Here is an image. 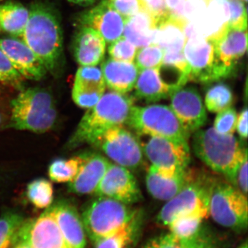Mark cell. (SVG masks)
I'll list each match as a JSON object with an SVG mask.
<instances>
[{
    "label": "cell",
    "mask_w": 248,
    "mask_h": 248,
    "mask_svg": "<svg viewBox=\"0 0 248 248\" xmlns=\"http://www.w3.org/2000/svg\"><path fill=\"white\" fill-rule=\"evenodd\" d=\"M29 17L21 39L54 76L61 75L65 66L61 21L53 6L44 2L31 5Z\"/></svg>",
    "instance_id": "6da1fadb"
},
{
    "label": "cell",
    "mask_w": 248,
    "mask_h": 248,
    "mask_svg": "<svg viewBox=\"0 0 248 248\" xmlns=\"http://www.w3.org/2000/svg\"><path fill=\"white\" fill-rule=\"evenodd\" d=\"M135 98L110 91L104 93L99 102L90 108L80 120L68 141L69 148L90 144L103 132L117 125H125Z\"/></svg>",
    "instance_id": "7a4b0ae2"
},
{
    "label": "cell",
    "mask_w": 248,
    "mask_h": 248,
    "mask_svg": "<svg viewBox=\"0 0 248 248\" xmlns=\"http://www.w3.org/2000/svg\"><path fill=\"white\" fill-rule=\"evenodd\" d=\"M192 148L201 161L229 182L248 155L247 148L234 135H223L214 128H201L194 133Z\"/></svg>",
    "instance_id": "3957f363"
},
{
    "label": "cell",
    "mask_w": 248,
    "mask_h": 248,
    "mask_svg": "<svg viewBox=\"0 0 248 248\" xmlns=\"http://www.w3.org/2000/svg\"><path fill=\"white\" fill-rule=\"evenodd\" d=\"M11 107L9 128L45 133L56 123L58 110L53 95L42 88L21 89Z\"/></svg>",
    "instance_id": "277c9868"
},
{
    "label": "cell",
    "mask_w": 248,
    "mask_h": 248,
    "mask_svg": "<svg viewBox=\"0 0 248 248\" xmlns=\"http://www.w3.org/2000/svg\"><path fill=\"white\" fill-rule=\"evenodd\" d=\"M130 205L104 197L90 202L81 217L92 242L113 234L142 215Z\"/></svg>",
    "instance_id": "5b68a950"
},
{
    "label": "cell",
    "mask_w": 248,
    "mask_h": 248,
    "mask_svg": "<svg viewBox=\"0 0 248 248\" xmlns=\"http://www.w3.org/2000/svg\"><path fill=\"white\" fill-rule=\"evenodd\" d=\"M208 215L220 226L242 232L248 224V197L228 180L212 178Z\"/></svg>",
    "instance_id": "8992f818"
},
{
    "label": "cell",
    "mask_w": 248,
    "mask_h": 248,
    "mask_svg": "<svg viewBox=\"0 0 248 248\" xmlns=\"http://www.w3.org/2000/svg\"><path fill=\"white\" fill-rule=\"evenodd\" d=\"M141 136L159 137L188 144L190 135L170 107L161 104L134 105L126 124Z\"/></svg>",
    "instance_id": "52a82bcc"
},
{
    "label": "cell",
    "mask_w": 248,
    "mask_h": 248,
    "mask_svg": "<svg viewBox=\"0 0 248 248\" xmlns=\"http://www.w3.org/2000/svg\"><path fill=\"white\" fill-rule=\"evenodd\" d=\"M211 179L200 172L194 180L166 202L158 214V222L167 226L178 217L194 215L206 218Z\"/></svg>",
    "instance_id": "ba28073f"
},
{
    "label": "cell",
    "mask_w": 248,
    "mask_h": 248,
    "mask_svg": "<svg viewBox=\"0 0 248 248\" xmlns=\"http://www.w3.org/2000/svg\"><path fill=\"white\" fill-rule=\"evenodd\" d=\"M91 145L102 151L115 164L129 170L143 164V152L140 139L124 125H117L101 133Z\"/></svg>",
    "instance_id": "9c48e42d"
},
{
    "label": "cell",
    "mask_w": 248,
    "mask_h": 248,
    "mask_svg": "<svg viewBox=\"0 0 248 248\" xmlns=\"http://www.w3.org/2000/svg\"><path fill=\"white\" fill-rule=\"evenodd\" d=\"M183 52L190 66V81L215 82L232 73L217 60L215 44L203 37L186 40Z\"/></svg>",
    "instance_id": "30bf717a"
},
{
    "label": "cell",
    "mask_w": 248,
    "mask_h": 248,
    "mask_svg": "<svg viewBox=\"0 0 248 248\" xmlns=\"http://www.w3.org/2000/svg\"><path fill=\"white\" fill-rule=\"evenodd\" d=\"M143 155L156 170L164 175H177L188 168L191 161L189 144L159 137H148L141 142Z\"/></svg>",
    "instance_id": "8fae6325"
},
{
    "label": "cell",
    "mask_w": 248,
    "mask_h": 248,
    "mask_svg": "<svg viewBox=\"0 0 248 248\" xmlns=\"http://www.w3.org/2000/svg\"><path fill=\"white\" fill-rule=\"evenodd\" d=\"M18 243L32 248H68L50 206L37 218L25 219L18 234Z\"/></svg>",
    "instance_id": "7c38bea8"
},
{
    "label": "cell",
    "mask_w": 248,
    "mask_h": 248,
    "mask_svg": "<svg viewBox=\"0 0 248 248\" xmlns=\"http://www.w3.org/2000/svg\"><path fill=\"white\" fill-rule=\"evenodd\" d=\"M94 194L128 205L138 203L143 199L138 182L130 170L112 162Z\"/></svg>",
    "instance_id": "4fadbf2b"
},
{
    "label": "cell",
    "mask_w": 248,
    "mask_h": 248,
    "mask_svg": "<svg viewBox=\"0 0 248 248\" xmlns=\"http://www.w3.org/2000/svg\"><path fill=\"white\" fill-rule=\"evenodd\" d=\"M169 97L170 107L190 136L206 124V108L195 88L182 86L173 91Z\"/></svg>",
    "instance_id": "5bb4252c"
},
{
    "label": "cell",
    "mask_w": 248,
    "mask_h": 248,
    "mask_svg": "<svg viewBox=\"0 0 248 248\" xmlns=\"http://www.w3.org/2000/svg\"><path fill=\"white\" fill-rule=\"evenodd\" d=\"M125 19L111 6L108 0H103L93 8L81 13L78 17L79 26L94 29L108 44L123 36Z\"/></svg>",
    "instance_id": "9a60e30c"
},
{
    "label": "cell",
    "mask_w": 248,
    "mask_h": 248,
    "mask_svg": "<svg viewBox=\"0 0 248 248\" xmlns=\"http://www.w3.org/2000/svg\"><path fill=\"white\" fill-rule=\"evenodd\" d=\"M0 48L24 79L38 81L46 76L44 63L20 38H0Z\"/></svg>",
    "instance_id": "2e32d148"
},
{
    "label": "cell",
    "mask_w": 248,
    "mask_h": 248,
    "mask_svg": "<svg viewBox=\"0 0 248 248\" xmlns=\"http://www.w3.org/2000/svg\"><path fill=\"white\" fill-rule=\"evenodd\" d=\"M79 155V171L75 179L68 183V190L78 195H91L97 188L110 161L104 155L94 152H86Z\"/></svg>",
    "instance_id": "e0dca14e"
},
{
    "label": "cell",
    "mask_w": 248,
    "mask_h": 248,
    "mask_svg": "<svg viewBox=\"0 0 248 248\" xmlns=\"http://www.w3.org/2000/svg\"><path fill=\"white\" fill-rule=\"evenodd\" d=\"M102 70L97 66H80L77 71L72 98L77 106L89 109L94 107L106 91Z\"/></svg>",
    "instance_id": "ac0fdd59"
},
{
    "label": "cell",
    "mask_w": 248,
    "mask_h": 248,
    "mask_svg": "<svg viewBox=\"0 0 248 248\" xmlns=\"http://www.w3.org/2000/svg\"><path fill=\"white\" fill-rule=\"evenodd\" d=\"M50 207L68 248H86L87 235L76 207L65 200L60 201Z\"/></svg>",
    "instance_id": "d6986e66"
},
{
    "label": "cell",
    "mask_w": 248,
    "mask_h": 248,
    "mask_svg": "<svg viewBox=\"0 0 248 248\" xmlns=\"http://www.w3.org/2000/svg\"><path fill=\"white\" fill-rule=\"evenodd\" d=\"M107 44L94 29L79 26L72 45L75 60L80 66H97L105 57Z\"/></svg>",
    "instance_id": "ffe728a7"
},
{
    "label": "cell",
    "mask_w": 248,
    "mask_h": 248,
    "mask_svg": "<svg viewBox=\"0 0 248 248\" xmlns=\"http://www.w3.org/2000/svg\"><path fill=\"white\" fill-rule=\"evenodd\" d=\"M200 172L187 168L180 174L169 177L161 174L151 166L146 174V188L153 198L168 202L194 180Z\"/></svg>",
    "instance_id": "44dd1931"
},
{
    "label": "cell",
    "mask_w": 248,
    "mask_h": 248,
    "mask_svg": "<svg viewBox=\"0 0 248 248\" xmlns=\"http://www.w3.org/2000/svg\"><path fill=\"white\" fill-rule=\"evenodd\" d=\"M106 86L110 91L128 94L135 87L140 71L135 63L117 61L108 58L101 66Z\"/></svg>",
    "instance_id": "7402d4cb"
},
{
    "label": "cell",
    "mask_w": 248,
    "mask_h": 248,
    "mask_svg": "<svg viewBox=\"0 0 248 248\" xmlns=\"http://www.w3.org/2000/svg\"><path fill=\"white\" fill-rule=\"evenodd\" d=\"M158 22L149 12L141 9L125 19L123 36L138 48L154 44Z\"/></svg>",
    "instance_id": "603a6c76"
},
{
    "label": "cell",
    "mask_w": 248,
    "mask_h": 248,
    "mask_svg": "<svg viewBox=\"0 0 248 248\" xmlns=\"http://www.w3.org/2000/svg\"><path fill=\"white\" fill-rule=\"evenodd\" d=\"M175 89L165 82L158 68L142 70L134 87V97L146 103H155L167 99Z\"/></svg>",
    "instance_id": "cb8c5ba5"
},
{
    "label": "cell",
    "mask_w": 248,
    "mask_h": 248,
    "mask_svg": "<svg viewBox=\"0 0 248 248\" xmlns=\"http://www.w3.org/2000/svg\"><path fill=\"white\" fill-rule=\"evenodd\" d=\"M186 23L185 19L172 16L165 18L158 24L153 45L164 53L183 52L186 42Z\"/></svg>",
    "instance_id": "d4e9b609"
},
{
    "label": "cell",
    "mask_w": 248,
    "mask_h": 248,
    "mask_svg": "<svg viewBox=\"0 0 248 248\" xmlns=\"http://www.w3.org/2000/svg\"><path fill=\"white\" fill-rule=\"evenodd\" d=\"M218 61L228 69L233 71L236 62L247 50V30L230 29L226 35L215 44Z\"/></svg>",
    "instance_id": "484cf974"
},
{
    "label": "cell",
    "mask_w": 248,
    "mask_h": 248,
    "mask_svg": "<svg viewBox=\"0 0 248 248\" xmlns=\"http://www.w3.org/2000/svg\"><path fill=\"white\" fill-rule=\"evenodd\" d=\"M143 248H220L217 238L205 228L189 238H181L170 232L159 235L146 243Z\"/></svg>",
    "instance_id": "4316f807"
},
{
    "label": "cell",
    "mask_w": 248,
    "mask_h": 248,
    "mask_svg": "<svg viewBox=\"0 0 248 248\" xmlns=\"http://www.w3.org/2000/svg\"><path fill=\"white\" fill-rule=\"evenodd\" d=\"M158 71L165 82L174 89L185 86L190 81V66L184 52L164 53L162 64Z\"/></svg>",
    "instance_id": "83f0119b"
},
{
    "label": "cell",
    "mask_w": 248,
    "mask_h": 248,
    "mask_svg": "<svg viewBox=\"0 0 248 248\" xmlns=\"http://www.w3.org/2000/svg\"><path fill=\"white\" fill-rule=\"evenodd\" d=\"M29 17V9L17 1L0 4V28L11 37L21 38Z\"/></svg>",
    "instance_id": "f1b7e54d"
},
{
    "label": "cell",
    "mask_w": 248,
    "mask_h": 248,
    "mask_svg": "<svg viewBox=\"0 0 248 248\" xmlns=\"http://www.w3.org/2000/svg\"><path fill=\"white\" fill-rule=\"evenodd\" d=\"M143 214L113 234L93 242L95 248H133L141 235Z\"/></svg>",
    "instance_id": "f546056e"
},
{
    "label": "cell",
    "mask_w": 248,
    "mask_h": 248,
    "mask_svg": "<svg viewBox=\"0 0 248 248\" xmlns=\"http://www.w3.org/2000/svg\"><path fill=\"white\" fill-rule=\"evenodd\" d=\"M54 191L50 181L40 178L28 184L27 197L28 200L37 208H48L53 202Z\"/></svg>",
    "instance_id": "4dcf8cb0"
},
{
    "label": "cell",
    "mask_w": 248,
    "mask_h": 248,
    "mask_svg": "<svg viewBox=\"0 0 248 248\" xmlns=\"http://www.w3.org/2000/svg\"><path fill=\"white\" fill-rule=\"evenodd\" d=\"M234 102V95L228 85L218 83L207 91L205 97V107L210 112L218 113L231 107Z\"/></svg>",
    "instance_id": "1f68e13d"
},
{
    "label": "cell",
    "mask_w": 248,
    "mask_h": 248,
    "mask_svg": "<svg viewBox=\"0 0 248 248\" xmlns=\"http://www.w3.org/2000/svg\"><path fill=\"white\" fill-rule=\"evenodd\" d=\"M25 218L22 215L9 212L0 217V248H9L16 244L18 234Z\"/></svg>",
    "instance_id": "d6a6232c"
},
{
    "label": "cell",
    "mask_w": 248,
    "mask_h": 248,
    "mask_svg": "<svg viewBox=\"0 0 248 248\" xmlns=\"http://www.w3.org/2000/svg\"><path fill=\"white\" fill-rule=\"evenodd\" d=\"M80 165V155L68 159L55 160L49 166V177L54 182L70 183L76 177Z\"/></svg>",
    "instance_id": "836d02e7"
},
{
    "label": "cell",
    "mask_w": 248,
    "mask_h": 248,
    "mask_svg": "<svg viewBox=\"0 0 248 248\" xmlns=\"http://www.w3.org/2000/svg\"><path fill=\"white\" fill-rule=\"evenodd\" d=\"M204 219L203 217L194 215L178 217L166 227L169 232L178 237H192L202 231Z\"/></svg>",
    "instance_id": "e575fe53"
},
{
    "label": "cell",
    "mask_w": 248,
    "mask_h": 248,
    "mask_svg": "<svg viewBox=\"0 0 248 248\" xmlns=\"http://www.w3.org/2000/svg\"><path fill=\"white\" fill-rule=\"evenodd\" d=\"M164 51L156 45H152L138 48L135 55V64L139 71L159 68L162 64Z\"/></svg>",
    "instance_id": "d590c367"
},
{
    "label": "cell",
    "mask_w": 248,
    "mask_h": 248,
    "mask_svg": "<svg viewBox=\"0 0 248 248\" xmlns=\"http://www.w3.org/2000/svg\"><path fill=\"white\" fill-rule=\"evenodd\" d=\"M138 49L132 42L122 36L118 40L109 44L108 52L112 60L132 63L135 60Z\"/></svg>",
    "instance_id": "8d00e7d4"
},
{
    "label": "cell",
    "mask_w": 248,
    "mask_h": 248,
    "mask_svg": "<svg viewBox=\"0 0 248 248\" xmlns=\"http://www.w3.org/2000/svg\"><path fill=\"white\" fill-rule=\"evenodd\" d=\"M23 78L13 66L9 58L0 48V82L16 89H22Z\"/></svg>",
    "instance_id": "74e56055"
},
{
    "label": "cell",
    "mask_w": 248,
    "mask_h": 248,
    "mask_svg": "<svg viewBox=\"0 0 248 248\" xmlns=\"http://www.w3.org/2000/svg\"><path fill=\"white\" fill-rule=\"evenodd\" d=\"M237 117L238 114L234 108H228L217 113L213 128L223 135H234Z\"/></svg>",
    "instance_id": "f35d334b"
},
{
    "label": "cell",
    "mask_w": 248,
    "mask_h": 248,
    "mask_svg": "<svg viewBox=\"0 0 248 248\" xmlns=\"http://www.w3.org/2000/svg\"><path fill=\"white\" fill-rule=\"evenodd\" d=\"M231 9L229 29L234 30H247V10L241 0H228Z\"/></svg>",
    "instance_id": "ab89813d"
},
{
    "label": "cell",
    "mask_w": 248,
    "mask_h": 248,
    "mask_svg": "<svg viewBox=\"0 0 248 248\" xmlns=\"http://www.w3.org/2000/svg\"><path fill=\"white\" fill-rule=\"evenodd\" d=\"M207 0H186L184 17L186 22L195 23L200 20L206 12Z\"/></svg>",
    "instance_id": "60d3db41"
},
{
    "label": "cell",
    "mask_w": 248,
    "mask_h": 248,
    "mask_svg": "<svg viewBox=\"0 0 248 248\" xmlns=\"http://www.w3.org/2000/svg\"><path fill=\"white\" fill-rule=\"evenodd\" d=\"M112 8L125 19L142 9L140 0H108Z\"/></svg>",
    "instance_id": "b9f144b4"
},
{
    "label": "cell",
    "mask_w": 248,
    "mask_h": 248,
    "mask_svg": "<svg viewBox=\"0 0 248 248\" xmlns=\"http://www.w3.org/2000/svg\"><path fill=\"white\" fill-rule=\"evenodd\" d=\"M142 9L149 12L159 22L170 16L165 0H140Z\"/></svg>",
    "instance_id": "7bdbcfd3"
},
{
    "label": "cell",
    "mask_w": 248,
    "mask_h": 248,
    "mask_svg": "<svg viewBox=\"0 0 248 248\" xmlns=\"http://www.w3.org/2000/svg\"><path fill=\"white\" fill-rule=\"evenodd\" d=\"M230 183L248 197V155L240 163Z\"/></svg>",
    "instance_id": "ee69618b"
},
{
    "label": "cell",
    "mask_w": 248,
    "mask_h": 248,
    "mask_svg": "<svg viewBox=\"0 0 248 248\" xmlns=\"http://www.w3.org/2000/svg\"><path fill=\"white\" fill-rule=\"evenodd\" d=\"M186 1V0H165V4L170 16L184 19V9Z\"/></svg>",
    "instance_id": "f6af8a7d"
},
{
    "label": "cell",
    "mask_w": 248,
    "mask_h": 248,
    "mask_svg": "<svg viewBox=\"0 0 248 248\" xmlns=\"http://www.w3.org/2000/svg\"><path fill=\"white\" fill-rule=\"evenodd\" d=\"M236 130L241 139L248 138V108L245 107L241 113L238 115Z\"/></svg>",
    "instance_id": "bcb514c9"
},
{
    "label": "cell",
    "mask_w": 248,
    "mask_h": 248,
    "mask_svg": "<svg viewBox=\"0 0 248 248\" xmlns=\"http://www.w3.org/2000/svg\"><path fill=\"white\" fill-rule=\"evenodd\" d=\"M68 1L73 3V4L79 5V6H88L94 4V3L97 2L98 0H68Z\"/></svg>",
    "instance_id": "7dc6e473"
},
{
    "label": "cell",
    "mask_w": 248,
    "mask_h": 248,
    "mask_svg": "<svg viewBox=\"0 0 248 248\" xmlns=\"http://www.w3.org/2000/svg\"><path fill=\"white\" fill-rule=\"evenodd\" d=\"M15 245H16V246L14 248H32L29 245L24 244V243H18V244Z\"/></svg>",
    "instance_id": "c3c4849f"
},
{
    "label": "cell",
    "mask_w": 248,
    "mask_h": 248,
    "mask_svg": "<svg viewBox=\"0 0 248 248\" xmlns=\"http://www.w3.org/2000/svg\"><path fill=\"white\" fill-rule=\"evenodd\" d=\"M237 248H248L247 240H245L244 242L241 243V245Z\"/></svg>",
    "instance_id": "681fc988"
},
{
    "label": "cell",
    "mask_w": 248,
    "mask_h": 248,
    "mask_svg": "<svg viewBox=\"0 0 248 248\" xmlns=\"http://www.w3.org/2000/svg\"><path fill=\"white\" fill-rule=\"evenodd\" d=\"M241 1H244V2L246 3L247 2L248 0H241Z\"/></svg>",
    "instance_id": "f907efd6"
},
{
    "label": "cell",
    "mask_w": 248,
    "mask_h": 248,
    "mask_svg": "<svg viewBox=\"0 0 248 248\" xmlns=\"http://www.w3.org/2000/svg\"><path fill=\"white\" fill-rule=\"evenodd\" d=\"M1 115H0V124H1Z\"/></svg>",
    "instance_id": "816d5d0a"
},
{
    "label": "cell",
    "mask_w": 248,
    "mask_h": 248,
    "mask_svg": "<svg viewBox=\"0 0 248 248\" xmlns=\"http://www.w3.org/2000/svg\"><path fill=\"white\" fill-rule=\"evenodd\" d=\"M4 1V0H0V1Z\"/></svg>",
    "instance_id": "f5cc1de1"
},
{
    "label": "cell",
    "mask_w": 248,
    "mask_h": 248,
    "mask_svg": "<svg viewBox=\"0 0 248 248\" xmlns=\"http://www.w3.org/2000/svg\"><path fill=\"white\" fill-rule=\"evenodd\" d=\"M0 31H1V28H0Z\"/></svg>",
    "instance_id": "db71d44e"
}]
</instances>
